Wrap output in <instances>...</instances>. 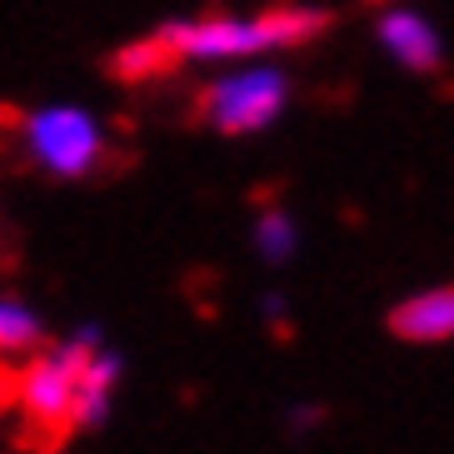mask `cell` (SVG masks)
<instances>
[{
  "instance_id": "1",
  "label": "cell",
  "mask_w": 454,
  "mask_h": 454,
  "mask_svg": "<svg viewBox=\"0 0 454 454\" xmlns=\"http://www.w3.org/2000/svg\"><path fill=\"white\" fill-rule=\"evenodd\" d=\"M330 30V11L315 5H270L254 20L235 15H205V20H170L155 30V41L180 60H220V55H254L270 45H305Z\"/></svg>"
},
{
  "instance_id": "2",
  "label": "cell",
  "mask_w": 454,
  "mask_h": 454,
  "mask_svg": "<svg viewBox=\"0 0 454 454\" xmlns=\"http://www.w3.org/2000/svg\"><path fill=\"white\" fill-rule=\"evenodd\" d=\"M100 349V334L95 330H75L66 345L45 349L26 364L20 374V404L41 429H51L55 440L70 429V395H75V380H81V364Z\"/></svg>"
},
{
  "instance_id": "3",
  "label": "cell",
  "mask_w": 454,
  "mask_h": 454,
  "mask_svg": "<svg viewBox=\"0 0 454 454\" xmlns=\"http://www.w3.org/2000/svg\"><path fill=\"white\" fill-rule=\"evenodd\" d=\"M280 110H285V75L280 70H240V75H225V81L205 85L195 95V115L205 125H215L220 135L265 130Z\"/></svg>"
},
{
  "instance_id": "4",
  "label": "cell",
  "mask_w": 454,
  "mask_h": 454,
  "mask_svg": "<svg viewBox=\"0 0 454 454\" xmlns=\"http://www.w3.org/2000/svg\"><path fill=\"white\" fill-rule=\"evenodd\" d=\"M26 145H30V155H35L45 170L66 175V180L95 175L100 160H106V135H100V125H95L85 110H75V106L26 115Z\"/></svg>"
},
{
  "instance_id": "5",
  "label": "cell",
  "mask_w": 454,
  "mask_h": 454,
  "mask_svg": "<svg viewBox=\"0 0 454 454\" xmlns=\"http://www.w3.org/2000/svg\"><path fill=\"white\" fill-rule=\"evenodd\" d=\"M121 374H125V360L115 349H95L90 360L81 364V380H75V395H70V429H100L106 425Z\"/></svg>"
},
{
  "instance_id": "6",
  "label": "cell",
  "mask_w": 454,
  "mask_h": 454,
  "mask_svg": "<svg viewBox=\"0 0 454 454\" xmlns=\"http://www.w3.org/2000/svg\"><path fill=\"white\" fill-rule=\"evenodd\" d=\"M389 330L400 340H414V345L454 340V285H440V290H425L404 300V305H395L389 309Z\"/></svg>"
},
{
  "instance_id": "7",
  "label": "cell",
  "mask_w": 454,
  "mask_h": 454,
  "mask_svg": "<svg viewBox=\"0 0 454 454\" xmlns=\"http://www.w3.org/2000/svg\"><path fill=\"white\" fill-rule=\"evenodd\" d=\"M380 41L395 60H404L410 70H440V35L410 11H389L380 20Z\"/></svg>"
},
{
  "instance_id": "8",
  "label": "cell",
  "mask_w": 454,
  "mask_h": 454,
  "mask_svg": "<svg viewBox=\"0 0 454 454\" xmlns=\"http://www.w3.org/2000/svg\"><path fill=\"white\" fill-rule=\"evenodd\" d=\"M106 70L115 75V81L125 85H140V81H160V75H170L175 70V55L165 51L155 35H145V41H130L125 51H115L106 60Z\"/></svg>"
},
{
  "instance_id": "9",
  "label": "cell",
  "mask_w": 454,
  "mask_h": 454,
  "mask_svg": "<svg viewBox=\"0 0 454 454\" xmlns=\"http://www.w3.org/2000/svg\"><path fill=\"white\" fill-rule=\"evenodd\" d=\"M45 345L41 315L20 300H0V355H30Z\"/></svg>"
},
{
  "instance_id": "10",
  "label": "cell",
  "mask_w": 454,
  "mask_h": 454,
  "mask_svg": "<svg viewBox=\"0 0 454 454\" xmlns=\"http://www.w3.org/2000/svg\"><path fill=\"white\" fill-rule=\"evenodd\" d=\"M254 245H260V254L275 260V265L290 260V254H294V220H290V215H280V210H270L265 220L254 225Z\"/></svg>"
}]
</instances>
